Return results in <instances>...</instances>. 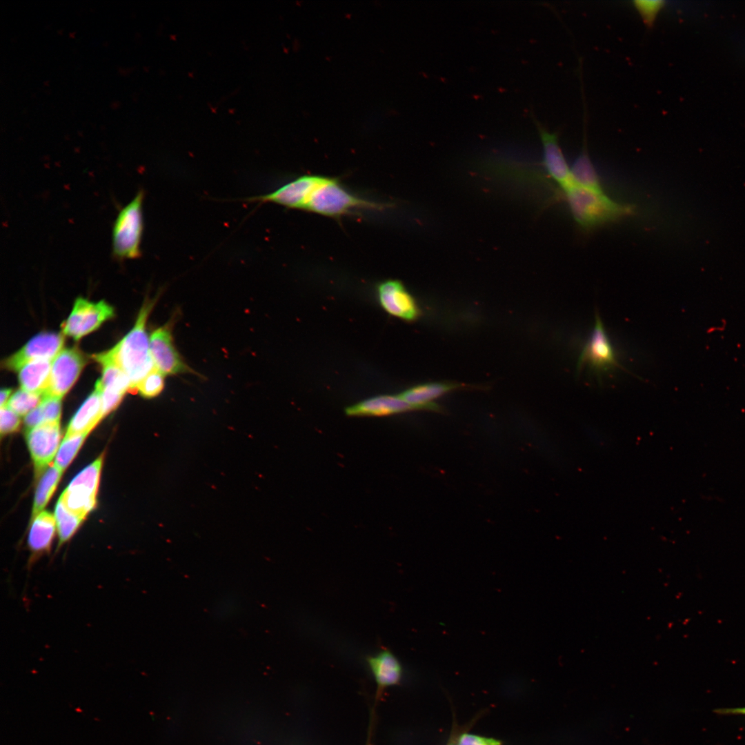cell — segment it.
Listing matches in <instances>:
<instances>
[{"mask_svg": "<svg viewBox=\"0 0 745 745\" xmlns=\"http://www.w3.org/2000/svg\"><path fill=\"white\" fill-rule=\"evenodd\" d=\"M103 417L101 392L95 388L72 417L65 436L89 433Z\"/></svg>", "mask_w": 745, "mask_h": 745, "instance_id": "15", "label": "cell"}, {"mask_svg": "<svg viewBox=\"0 0 745 745\" xmlns=\"http://www.w3.org/2000/svg\"><path fill=\"white\" fill-rule=\"evenodd\" d=\"M385 205L364 199L350 192L337 179L316 175L301 210L338 218L353 210H381Z\"/></svg>", "mask_w": 745, "mask_h": 745, "instance_id": "3", "label": "cell"}, {"mask_svg": "<svg viewBox=\"0 0 745 745\" xmlns=\"http://www.w3.org/2000/svg\"><path fill=\"white\" fill-rule=\"evenodd\" d=\"M88 435L82 433L65 436L60 444L54 464L63 472L77 454Z\"/></svg>", "mask_w": 745, "mask_h": 745, "instance_id": "24", "label": "cell"}, {"mask_svg": "<svg viewBox=\"0 0 745 745\" xmlns=\"http://www.w3.org/2000/svg\"><path fill=\"white\" fill-rule=\"evenodd\" d=\"M164 376L155 369L143 378L137 385L136 390L143 397H155L159 395L164 388Z\"/></svg>", "mask_w": 745, "mask_h": 745, "instance_id": "26", "label": "cell"}, {"mask_svg": "<svg viewBox=\"0 0 745 745\" xmlns=\"http://www.w3.org/2000/svg\"><path fill=\"white\" fill-rule=\"evenodd\" d=\"M103 459L101 455L79 473L59 497L70 511L84 519L96 504Z\"/></svg>", "mask_w": 745, "mask_h": 745, "instance_id": "6", "label": "cell"}, {"mask_svg": "<svg viewBox=\"0 0 745 745\" xmlns=\"http://www.w3.org/2000/svg\"><path fill=\"white\" fill-rule=\"evenodd\" d=\"M52 361L34 360L20 367L17 372L21 388L43 396L49 386Z\"/></svg>", "mask_w": 745, "mask_h": 745, "instance_id": "17", "label": "cell"}, {"mask_svg": "<svg viewBox=\"0 0 745 745\" xmlns=\"http://www.w3.org/2000/svg\"><path fill=\"white\" fill-rule=\"evenodd\" d=\"M173 325L172 319L150 336V352L155 366L163 375L196 373L183 361L175 346Z\"/></svg>", "mask_w": 745, "mask_h": 745, "instance_id": "8", "label": "cell"}, {"mask_svg": "<svg viewBox=\"0 0 745 745\" xmlns=\"http://www.w3.org/2000/svg\"><path fill=\"white\" fill-rule=\"evenodd\" d=\"M113 316V308L106 301L94 303L79 297L76 299L70 316L62 324V332L65 335L79 340Z\"/></svg>", "mask_w": 745, "mask_h": 745, "instance_id": "7", "label": "cell"}, {"mask_svg": "<svg viewBox=\"0 0 745 745\" xmlns=\"http://www.w3.org/2000/svg\"><path fill=\"white\" fill-rule=\"evenodd\" d=\"M377 295L382 308L390 315L412 321L419 315L414 298L399 280L381 282L377 286Z\"/></svg>", "mask_w": 745, "mask_h": 745, "instance_id": "12", "label": "cell"}, {"mask_svg": "<svg viewBox=\"0 0 745 745\" xmlns=\"http://www.w3.org/2000/svg\"><path fill=\"white\" fill-rule=\"evenodd\" d=\"M457 745H501V742L493 737L463 733L457 737Z\"/></svg>", "mask_w": 745, "mask_h": 745, "instance_id": "30", "label": "cell"}, {"mask_svg": "<svg viewBox=\"0 0 745 745\" xmlns=\"http://www.w3.org/2000/svg\"><path fill=\"white\" fill-rule=\"evenodd\" d=\"M61 400V399L54 397L43 396L40 406L44 418V423L60 421Z\"/></svg>", "mask_w": 745, "mask_h": 745, "instance_id": "28", "label": "cell"}, {"mask_svg": "<svg viewBox=\"0 0 745 745\" xmlns=\"http://www.w3.org/2000/svg\"><path fill=\"white\" fill-rule=\"evenodd\" d=\"M143 198L144 191L141 189L116 218L112 229V255L117 259H137L141 255Z\"/></svg>", "mask_w": 745, "mask_h": 745, "instance_id": "4", "label": "cell"}, {"mask_svg": "<svg viewBox=\"0 0 745 745\" xmlns=\"http://www.w3.org/2000/svg\"><path fill=\"white\" fill-rule=\"evenodd\" d=\"M63 471L54 464L49 466L38 484L34 499L32 520L43 510L52 496L62 475Z\"/></svg>", "mask_w": 745, "mask_h": 745, "instance_id": "22", "label": "cell"}, {"mask_svg": "<svg viewBox=\"0 0 745 745\" xmlns=\"http://www.w3.org/2000/svg\"><path fill=\"white\" fill-rule=\"evenodd\" d=\"M584 141L582 149L570 167L571 181L579 186L603 191L599 177L588 152L586 137Z\"/></svg>", "mask_w": 745, "mask_h": 745, "instance_id": "21", "label": "cell"}, {"mask_svg": "<svg viewBox=\"0 0 745 745\" xmlns=\"http://www.w3.org/2000/svg\"><path fill=\"white\" fill-rule=\"evenodd\" d=\"M157 299H146L133 328L112 349L103 354L116 364L130 379V391L155 370L150 352V338L146 325Z\"/></svg>", "mask_w": 745, "mask_h": 745, "instance_id": "1", "label": "cell"}, {"mask_svg": "<svg viewBox=\"0 0 745 745\" xmlns=\"http://www.w3.org/2000/svg\"><path fill=\"white\" fill-rule=\"evenodd\" d=\"M11 393H12V389H10V388H3V389H1V401H0L1 407H3V406L6 405L8 399H10L9 397H10V395Z\"/></svg>", "mask_w": 745, "mask_h": 745, "instance_id": "32", "label": "cell"}, {"mask_svg": "<svg viewBox=\"0 0 745 745\" xmlns=\"http://www.w3.org/2000/svg\"><path fill=\"white\" fill-rule=\"evenodd\" d=\"M86 363L78 349H63L52 361L49 386L43 396L61 399L73 386Z\"/></svg>", "mask_w": 745, "mask_h": 745, "instance_id": "9", "label": "cell"}, {"mask_svg": "<svg viewBox=\"0 0 745 745\" xmlns=\"http://www.w3.org/2000/svg\"><path fill=\"white\" fill-rule=\"evenodd\" d=\"M54 517L59 547L71 538L84 518L70 511L59 499L56 505Z\"/></svg>", "mask_w": 745, "mask_h": 745, "instance_id": "23", "label": "cell"}, {"mask_svg": "<svg viewBox=\"0 0 745 745\" xmlns=\"http://www.w3.org/2000/svg\"><path fill=\"white\" fill-rule=\"evenodd\" d=\"M446 745H457V737L452 735Z\"/></svg>", "mask_w": 745, "mask_h": 745, "instance_id": "33", "label": "cell"}, {"mask_svg": "<svg viewBox=\"0 0 745 745\" xmlns=\"http://www.w3.org/2000/svg\"><path fill=\"white\" fill-rule=\"evenodd\" d=\"M367 663L380 688L397 684L400 681L401 665L390 650L383 648L376 654L368 656Z\"/></svg>", "mask_w": 745, "mask_h": 745, "instance_id": "16", "label": "cell"}, {"mask_svg": "<svg viewBox=\"0 0 745 745\" xmlns=\"http://www.w3.org/2000/svg\"><path fill=\"white\" fill-rule=\"evenodd\" d=\"M543 147V163L548 175L563 189L571 183L570 168L559 143L557 132H552L535 120Z\"/></svg>", "mask_w": 745, "mask_h": 745, "instance_id": "13", "label": "cell"}, {"mask_svg": "<svg viewBox=\"0 0 745 745\" xmlns=\"http://www.w3.org/2000/svg\"><path fill=\"white\" fill-rule=\"evenodd\" d=\"M64 337L59 333L41 332L32 337L22 348L4 360V368L17 371L23 364L34 360H52L62 350Z\"/></svg>", "mask_w": 745, "mask_h": 745, "instance_id": "11", "label": "cell"}, {"mask_svg": "<svg viewBox=\"0 0 745 745\" xmlns=\"http://www.w3.org/2000/svg\"><path fill=\"white\" fill-rule=\"evenodd\" d=\"M715 713L721 715H745V707L719 708L714 711Z\"/></svg>", "mask_w": 745, "mask_h": 745, "instance_id": "31", "label": "cell"}, {"mask_svg": "<svg viewBox=\"0 0 745 745\" xmlns=\"http://www.w3.org/2000/svg\"><path fill=\"white\" fill-rule=\"evenodd\" d=\"M585 366L599 380L602 379L603 375L612 372L616 368L624 369L618 361L597 312L595 315L592 332L579 357L577 372H579Z\"/></svg>", "mask_w": 745, "mask_h": 745, "instance_id": "5", "label": "cell"}, {"mask_svg": "<svg viewBox=\"0 0 745 745\" xmlns=\"http://www.w3.org/2000/svg\"><path fill=\"white\" fill-rule=\"evenodd\" d=\"M664 1L659 0H637L633 1V6L648 27H652L658 14L664 6Z\"/></svg>", "mask_w": 745, "mask_h": 745, "instance_id": "27", "label": "cell"}, {"mask_svg": "<svg viewBox=\"0 0 745 745\" xmlns=\"http://www.w3.org/2000/svg\"><path fill=\"white\" fill-rule=\"evenodd\" d=\"M56 526L54 515L46 510H43L32 520L28 545L33 555H38L50 550Z\"/></svg>", "mask_w": 745, "mask_h": 745, "instance_id": "18", "label": "cell"}, {"mask_svg": "<svg viewBox=\"0 0 745 745\" xmlns=\"http://www.w3.org/2000/svg\"><path fill=\"white\" fill-rule=\"evenodd\" d=\"M60 421L46 422L26 430L28 447L37 474L49 467L60 446Z\"/></svg>", "mask_w": 745, "mask_h": 745, "instance_id": "10", "label": "cell"}, {"mask_svg": "<svg viewBox=\"0 0 745 745\" xmlns=\"http://www.w3.org/2000/svg\"><path fill=\"white\" fill-rule=\"evenodd\" d=\"M412 410H420L399 395H379L368 398L345 409L349 416H386Z\"/></svg>", "mask_w": 745, "mask_h": 745, "instance_id": "14", "label": "cell"}, {"mask_svg": "<svg viewBox=\"0 0 745 745\" xmlns=\"http://www.w3.org/2000/svg\"><path fill=\"white\" fill-rule=\"evenodd\" d=\"M19 417V415L7 405L1 407L0 431L1 435L12 433L17 430L20 425Z\"/></svg>", "mask_w": 745, "mask_h": 745, "instance_id": "29", "label": "cell"}, {"mask_svg": "<svg viewBox=\"0 0 745 745\" xmlns=\"http://www.w3.org/2000/svg\"><path fill=\"white\" fill-rule=\"evenodd\" d=\"M570 212L585 232L617 221L634 213V206L617 203L603 191L574 184L562 189Z\"/></svg>", "mask_w": 745, "mask_h": 745, "instance_id": "2", "label": "cell"}, {"mask_svg": "<svg viewBox=\"0 0 745 745\" xmlns=\"http://www.w3.org/2000/svg\"><path fill=\"white\" fill-rule=\"evenodd\" d=\"M457 387L452 383H428L410 388L399 395L420 409H437V405L431 401Z\"/></svg>", "mask_w": 745, "mask_h": 745, "instance_id": "20", "label": "cell"}, {"mask_svg": "<svg viewBox=\"0 0 745 745\" xmlns=\"http://www.w3.org/2000/svg\"><path fill=\"white\" fill-rule=\"evenodd\" d=\"M95 359L102 366V376L99 379L95 388L101 391L124 395L130 390L131 384L126 373L112 361L103 353L93 356Z\"/></svg>", "mask_w": 745, "mask_h": 745, "instance_id": "19", "label": "cell"}, {"mask_svg": "<svg viewBox=\"0 0 745 745\" xmlns=\"http://www.w3.org/2000/svg\"><path fill=\"white\" fill-rule=\"evenodd\" d=\"M43 397L42 395L30 393L21 388L10 397L6 405L19 416H26L40 405Z\"/></svg>", "mask_w": 745, "mask_h": 745, "instance_id": "25", "label": "cell"}]
</instances>
